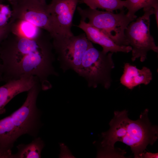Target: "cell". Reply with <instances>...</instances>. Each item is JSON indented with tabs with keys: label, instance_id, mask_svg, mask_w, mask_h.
I'll use <instances>...</instances> for the list:
<instances>
[{
	"label": "cell",
	"instance_id": "6da1fadb",
	"mask_svg": "<svg viewBox=\"0 0 158 158\" xmlns=\"http://www.w3.org/2000/svg\"><path fill=\"white\" fill-rule=\"evenodd\" d=\"M42 32L37 37L29 38L11 32L0 44L2 81L6 82L24 76L37 77L42 90L50 89V75L58 76L53 66L55 60L52 39Z\"/></svg>",
	"mask_w": 158,
	"mask_h": 158
},
{
	"label": "cell",
	"instance_id": "7a4b0ae2",
	"mask_svg": "<svg viewBox=\"0 0 158 158\" xmlns=\"http://www.w3.org/2000/svg\"><path fill=\"white\" fill-rule=\"evenodd\" d=\"M148 112L146 109L138 120L133 121L128 117L126 110L115 111L109 123L110 129L102 133L103 150L98 154L99 157L114 156L117 154L115 143L120 141L130 147L135 158H142L147 145H153L158 137V127L151 124Z\"/></svg>",
	"mask_w": 158,
	"mask_h": 158
},
{
	"label": "cell",
	"instance_id": "3957f363",
	"mask_svg": "<svg viewBox=\"0 0 158 158\" xmlns=\"http://www.w3.org/2000/svg\"><path fill=\"white\" fill-rule=\"evenodd\" d=\"M42 90L40 82L28 91L22 106L9 116L0 119V158H11L12 149L17 140L27 134L37 137L42 126L41 111L37 107V99Z\"/></svg>",
	"mask_w": 158,
	"mask_h": 158
},
{
	"label": "cell",
	"instance_id": "277c9868",
	"mask_svg": "<svg viewBox=\"0 0 158 158\" xmlns=\"http://www.w3.org/2000/svg\"><path fill=\"white\" fill-rule=\"evenodd\" d=\"M113 54L98 50L92 44L87 49L77 73L86 80L89 87L95 88L100 85L106 89L109 88L111 71L115 67Z\"/></svg>",
	"mask_w": 158,
	"mask_h": 158
},
{
	"label": "cell",
	"instance_id": "5b68a950",
	"mask_svg": "<svg viewBox=\"0 0 158 158\" xmlns=\"http://www.w3.org/2000/svg\"><path fill=\"white\" fill-rule=\"evenodd\" d=\"M77 10L81 19L85 21L88 19L89 24L103 32L116 44L129 46L125 31L129 24L134 20L125 13L123 9L116 14L89 7L83 9L78 6Z\"/></svg>",
	"mask_w": 158,
	"mask_h": 158
},
{
	"label": "cell",
	"instance_id": "8992f818",
	"mask_svg": "<svg viewBox=\"0 0 158 158\" xmlns=\"http://www.w3.org/2000/svg\"><path fill=\"white\" fill-rule=\"evenodd\" d=\"M144 14L132 21L125 31L126 39L132 48V61L140 58L141 62L147 59L148 51L158 52V47L150 33V17L153 14V8L144 11Z\"/></svg>",
	"mask_w": 158,
	"mask_h": 158
},
{
	"label": "cell",
	"instance_id": "52a82bcc",
	"mask_svg": "<svg viewBox=\"0 0 158 158\" xmlns=\"http://www.w3.org/2000/svg\"><path fill=\"white\" fill-rule=\"evenodd\" d=\"M54 49L64 72L72 70L77 73L83 56L92 44L85 33L71 36L56 35L52 38Z\"/></svg>",
	"mask_w": 158,
	"mask_h": 158
},
{
	"label": "cell",
	"instance_id": "ba28073f",
	"mask_svg": "<svg viewBox=\"0 0 158 158\" xmlns=\"http://www.w3.org/2000/svg\"><path fill=\"white\" fill-rule=\"evenodd\" d=\"M11 18L28 21L48 32L52 38L53 28L48 5L38 0H22L11 4Z\"/></svg>",
	"mask_w": 158,
	"mask_h": 158
},
{
	"label": "cell",
	"instance_id": "9c48e42d",
	"mask_svg": "<svg viewBox=\"0 0 158 158\" xmlns=\"http://www.w3.org/2000/svg\"><path fill=\"white\" fill-rule=\"evenodd\" d=\"M80 0H51L48 5L54 35L71 36L73 17ZM52 37V38H53Z\"/></svg>",
	"mask_w": 158,
	"mask_h": 158
},
{
	"label": "cell",
	"instance_id": "30bf717a",
	"mask_svg": "<svg viewBox=\"0 0 158 158\" xmlns=\"http://www.w3.org/2000/svg\"><path fill=\"white\" fill-rule=\"evenodd\" d=\"M39 82L38 78L36 76H25L9 80L0 87V113L4 111L5 107L13 98L20 93L28 92Z\"/></svg>",
	"mask_w": 158,
	"mask_h": 158
},
{
	"label": "cell",
	"instance_id": "8fae6325",
	"mask_svg": "<svg viewBox=\"0 0 158 158\" xmlns=\"http://www.w3.org/2000/svg\"><path fill=\"white\" fill-rule=\"evenodd\" d=\"M77 26L83 30L90 41L101 46L104 52L128 53L132 50L130 46H119L115 44L106 34L98 29L92 26L81 19Z\"/></svg>",
	"mask_w": 158,
	"mask_h": 158
},
{
	"label": "cell",
	"instance_id": "7c38bea8",
	"mask_svg": "<svg viewBox=\"0 0 158 158\" xmlns=\"http://www.w3.org/2000/svg\"><path fill=\"white\" fill-rule=\"evenodd\" d=\"M152 79V73L149 68L144 66L139 69L136 66L126 63L124 64L123 73L120 81L122 85L132 90L141 84H149Z\"/></svg>",
	"mask_w": 158,
	"mask_h": 158
},
{
	"label": "cell",
	"instance_id": "4fadbf2b",
	"mask_svg": "<svg viewBox=\"0 0 158 158\" xmlns=\"http://www.w3.org/2000/svg\"><path fill=\"white\" fill-rule=\"evenodd\" d=\"M45 145L43 141L40 137H37L30 143L18 145V151L12 154L11 158H40L41 152Z\"/></svg>",
	"mask_w": 158,
	"mask_h": 158
},
{
	"label": "cell",
	"instance_id": "5bb4252c",
	"mask_svg": "<svg viewBox=\"0 0 158 158\" xmlns=\"http://www.w3.org/2000/svg\"><path fill=\"white\" fill-rule=\"evenodd\" d=\"M10 20L11 21L10 32L15 35L34 38L38 36L42 32L41 29L28 21L11 18Z\"/></svg>",
	"mask_w": 158,
	"mask_h": 158
},
{
	"label": "cell",
	"instance_id": "9a60e30c",
	"mask_svg": "<svg viewBox=\"0 0 158 158\" xmlns=\"http://www.w3.org/2000/svg\"><path fill=\"white\" fill-rule=\"evenodd\" d=\"M79 3L85 4L92 9L100 8L113 12L114 10H121L123 9L125 5V0H80Z\"/></svg>",
	"mask_w": 158,
	"mask_h": 158
},
{
	"label": "cell",
	"instance_id": "2e32d148",
	"mask_svg": "<svg viewBox=\"0 0 158 158\" xmlns=\"http://www.w3.org/2000/svg\"><path fill=\"white\" fill-rule=\"evenodd\" d=\"M125 7L128 10L127 16L135 20L137 18L135 13L142 8L143 11L152 8H158V0H126Z\"/></svg>",
	"mask_w": 158,
	"mask_h": 158
},
{
	"label": "cell",
	"instance_id": "e0dca14e",
	"mask_svg": "<svg viewBox=\"0 0 158 158\" xmlns=\"http://www.w3.org/2000/svg\"><path fill=\"white\" fill-rule=\"evenodd\" d=\"M11 24L10 20L5 26L0 27V44L10 32Z\"/></svg>",
	"mask_w": 158,
	"mask_h": 158
},
{
	"label": "cell",
	"instance_id": "ac0fdd59",
	"mask_svg": "<svg viewBox=\"0 0 158 158\" xmlns=\"http://www.w3.org/2000/svg\"><path fill=\"white\" fill-rule=\"evenodd\" d=\"M9 18L0 12V27H2L7 25L8 22V19Z\"/></svg>",
	"mask_w": 158,
	"mask_h": 158
},
{
	"label": "cell",
	"instance_id": "d6986e66",
	"mask_svg": "<svg viewBox=\"0 0 158 158\" xmlns=\"http://www.w3.org/2000/svg\"><path fill=\"white\" fill-rule=\"evenodd\" d=\"M158 153H153L150 152H144L143 154L142 158H158Z\"/></svg>",
	"mask_w": 158,
	"mask_h": 158
},
{
	"label": "cell",
	"instance_id": "ffe728a7",
	"mask_svg": "<svg viewBox=\"0 0 158 158\" xmlns=\"http://www.w3.org/2000/svg\"><path fill=\"white\" fill-rule=\"evenodd\" d=\"M1 63L0 62V81H2V68Z\"/></svg>",
	"mask_w": 158,
	"mask_h": 158
},
{
	"label": "cell",
	"instance_id": "44dd1931",
	"mask_svg": "<svg viewBox=\"0 0 158 158\" xmlns=\"http://www.w3.org/2000/svg\"><path fill=\"white\" fill-rule=\"evenodd\" d=\"M8 0L11 4L14 3L18 2L22 0Z\"/></svg>",
	"mask_w": 158,
	"mask_h": 158
},
{
	"label": "cell",
	"instance_id": "7402d4cb",
	"mask_svg": "<svg viewBox=\"0 0 158 158\" xmlns=\"http://www.w3.org/2000/svg\"><path fill=\"white\" fill-rule=\"evenodd\" d=\"M41 3L43 4H46V0H38Z\"/></svg>",
	"mask_w": 158,
	"mask_h": 158
},
{
	"label": "cell",
	"instance_id": "603a6c76",
	"mask_svg": "<svg viewBox=\"0 0 158 158\" xmlns=\"http://www.w3.org/2000/svg\"><path fill=\"white\" fill-rule=\"evenodd\" d=\"M4 0H0V3H2Z\"/></svg>",
	"mask_w": 158,
	"mask_h": 158
}]
</instances>
